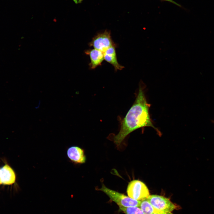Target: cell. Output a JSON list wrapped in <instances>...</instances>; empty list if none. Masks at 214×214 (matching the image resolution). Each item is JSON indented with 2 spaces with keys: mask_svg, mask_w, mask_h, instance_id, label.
<instances>
[{
  "mask_svg": "<svg viewBox=\"0 0 214 214\" xmlns=\"http://www.w3.org/2000/svg\"><path fill=\"white\" fill-rule=\"evenodd\" d=\"M139 207L144 214H152L157 210L149 202L147 198L141 201Z\"/></svg>",
  "mask_w": 214,
  "mask_h": 214,
  "instance_id": "30bf717a",
  "label": "cell"
},
{
  "mask_svg": "<svg viewBox=\"0 0 214 214\" xmlns=\"http://www.w3.org/2000/svg\"><path fill=\"white\" fill-rule=\"evenodd\" d=\"M116 45H114L108 48L104 53V59L112 65L116 71L122 70L124 66L120 64L117 60L116 51Z\"/></svg>",
  "mask_w": 214,
  "mask_h": 214,
  "instance_id": "9c48e42d",
  "label": "cell"
},
{
  "mask_svg": "<svg viewBox=\"0 0 214 214\" xmlns=\"http://www.w3.org/2000/svg\"><path fill=\"white\" fill-rule=\"evenodd\" d=\"M2 184V182L1 178V169H0V185Z\"/></svg>",
  "mask_w": 214,
  "mask_h": 214,
  "instance_id": "5bb4252c",
  "label": "cell"
},
{
  "mask_svg": "<svg viewBox=\"0 0 214 214\" xmlns=\"http://www.w3.org/2000/svg\"><path fill=\"white\" fill-rule=\"evenodd\" d=\"M89 45L104 53L108 48L115 45L112 40L110 31L106 30L95 36Z\"/></svg>",
  "mask_w": 214,
  "mask_h": 214,
  "instance_id": "277c9868",
  "label": "cell"
},
{
  "mask_svg": "<svg viewBox=\"0 0 214 214\" xmlns=\"http://www.w3.org/2000/svg\"><path fill=\"white\" fill-rule=\"evenodd\" d=\"M67 155L71 161L75 163H84L86 161L84 150L79 147L73 146L70 147L67 151Z\"/></svg>",
  "mask_w": 214,
  "mask_h": 214,
  "instance_id": "8992f818",
  "label": "cell"
},
{
  "mask_svg": "<svg viewBox=\"0 0 214 214\" xmlns=\"http://www.w3.org/2000/svg\"><path fill=\"white\" fill-rule=\"evenodd\" d=\"M139 207H119V210L125 214H144Z\"/></svg>",
  "mask_w": 214,
  "mask_h": 214,
  "instance_id": "8fae6325",
  "label": "cell"
},
{
  "mask_svg": "<svg viewBox=\"0 0 214 214\" xmlns=\"http://www.w3.org/2000/svg\"><path fill=\"white\" fill-rule=\"evenodd\" d=\"M2 184L11 185L15 182L16 176L15 171L8 164H6L1 169Z\"/></svg>",
  "mask_w": 214,
  "mask_h": 214,
  "instance_id": "ba28073f",
  "label": "cell"
},
{
  "mask_svg": "<svg viewBox=\"0 0 214 214\" xmlns=\"http://www.w3.org/2000/svg\"><path fill=\"white\" fill-rule=\"evenodd\" d=\"M127 193L129 197L138 201L147 198L150 195L147 186L143 182L138 180H134L129 182Z\"/></svg>",
  "mask_w": 214,
  "mask_h": 214,
  "instance_id": "3957f363",
  "label": "cell"
},
{
  "mask_svg": "<svg viewBox=\"0 0 214 214\" xmlns=\"http://www.w3.org/2000/svg\"><path fill=\"white\" fill-rule=\"evenodd\" d=\"M150 107L143 89L140 86L135 102L122 121L119 132L114 137V142L117 146H119L130 133L139 128L151 127L158 131L150 118Z\"/></svg>",
  "mask_w": 214,
  "mask_h": 214,
  "instance_id": "6da1fadb",
  "label": "cell"
},
{
  "mask_svg": "<svg viewBox=\"0 0 214 214\" xmlns=\"http://www.w3.org/2000/svg\"><path fill=\"white\" fill-rule=\"evenodd\" d=\"M99 190L106 193L119 207H139L141 201L135 200L123 194L108 188L103 184Z\"/></svg>",
  "mask_w": 214,
  "mask_h": 214,
  "instance_id": "7a4b0ae2",
  "label": "cell"
},
{
  "mask_svg": "<svg viewBox=\"0 0 214 214\" xmlns=\"http://www.w3.org/2000/svg\"><path fill=\"white\" fill-rule=\"evenodd\" d=\"M147 199L153 207L158 211L171 212L176 207L169 199L162 196L150 195Z\"/></svg>",
  "mask_w": 214,
  "mask_h": 214,
  "instance_id": "5b68a950",
  "label": "cell"
},
{
  "mask_svg": "<svg viewBox=\"0 0 214 214\" xmlns=\"http://www.w3.org/2000/svg\"><path fill=\"white\" fill-rule=\"evenodd\" d=\"M85 53L90 57V62L89 65L91 69H94L101 65L104 60V53L94 48L86 50Z\"/></svg>",
  "mask_w": 214,
  "mask_h": 214,
  "instance_id": "52a82bcc",
  "label": "cell"
},
{
  "mask_svg": "<svg viewBox=\"0 0 214 214\" xmlns=\"http://www.w3.org/2000/svg\"><path fill=\"white\" fill-rule=\"evenodd\" d=\"M152 214H172L171 212H164L157 210Z\"/></svg>",
  "mask_w": 214,
  "mask_h": 214,
  "instance_id": "7c38bea8",
  "label": "cell"
},
{
  "mask_svg": "<svg viewBox=\"0 0 214 214\" xmlns=\"http://www.w3.org/2000/svg\"><path fill=\"white\" fill-rule=\"evenodd\" d=\"M161 0L169 2L171 3H172L173 4H174L175 5H176L178 6H179V7L181 6L180 4L177 3L175 1H173L172 0Z\"/></svg>",
  "mask_w": 214,
  "mask_h": 214,
  "instance_id": "4fadbf2b",
  "label": "cell"
}]
</instances>
